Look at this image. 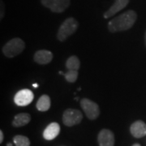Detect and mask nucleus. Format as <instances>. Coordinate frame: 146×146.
<instances>
[{"mask_svg": "<svg viewBox=\"0 0 146 146\" xmlns=\"http://www.w3.org/2000/svg\"><path fill=\"white\" fill-rule=\"evenodd\" d=\"M136 19L137 14L135 11H127L110 21L108 23V29L110 33L128 30L134 25Z\"/></svg>", "mask_w": 146, "mask_h": 146, "instance_id": "obj_1", "label": "nucleus"}, {"mask_svg": "<svg viewBox=\"0 0 146 146\" xmlns=\"http://www.w3.org/2000/svg\"><path fill=\"white\" fill-rule=\"evenodd\" d=\"M78 21L73 17L66 19L60 25L57 33V39L59 42H64L68 37L72 36L77 30Z\"/></svg>", "mask_w": 146, "mask_h": 146, "instance_id": "obj_2", "label": "nucleus"}, {"mask_svg": "<svg viewBox=\"0 0 146 146\" xmlns=\"http://www.w3.org/2000/svg\"><path fill=\"white\" fill-rule=\"evenodd\" d=\"M25 49V43L21 38H12L3 46L2 51L6 57L14 58L19 55Z\"/></svg>", "mask_w": 146, "mask_h": 146, "instance_id": "obj_3", "label": "nucleus"}, {"mask_svg": "<svg viewBox=\"0 0 146 146\" xmlns=\"http://www.w3.org/2000/svg\"><path fill=\"white\" fill-rule=\"evenodd\" d=\"M80 106L83 109L84 114L89 119H96L100 115V110L98 105L88 98L80 100Z\"/></svg>", "mask_w": 146, "mask_h": 146, "instance_id": "obj_4", "label": "nucleus"}, {"mask_svg": "<svg viewBox=\"0 0 146 146\" xmlns=\"http://www.w3.org/2000/svg\"><path fill=\"white\" fill-rule=\"evenodd\" d=\"M82 119L83 115L79 110L69 108L63 112V123L64 125L68 127H72L79 124L81 122Z\"/></svg>", "mask_w": 146, "mask_h": 146, "instance_id": "obj_5", "label": "nucleus"}, {"mask_svg": "<svg viewBox=\"0 0 146 146\" xmlns=\"http://www.w3.org/2000/svg\"><path fill=\"white\" fill-rule=\"evenodd\" d=\"M44 7L55 13H62L70 6V0H41Z\"/></svg>", "mask_w": 146, "mask_h": 146, "instance_id": "obj_6", "label": "nucleus"}, {"mask_svg": "<svg viewBox=\"0 0 146 146\" xmlns=\"http://www.w3.org/2000/svg\"><path fill=\"white\" fill-rule=\"evenodd\" d=\"M33 93L29 89H22L16 93L14 98V102L19 106H25L31 103L33 100Z\"/></svg>", "mask_w": 146, "mask_h": 146, "instance_id": "obj_7", "label": "nucleus"}, {"mask_svg": "<svg viewBox=\"0 0 146 146\" xmlns=\"http://www.w3.org/2000/svg\"><path fill=\"white\" fill-rule=\"evenodd\" d=\"M98 141L99 146H114L115 136L109 129H102L98 134Z\"/></svg>", "mask_w": 146, "mask_h": 146, "instance_id": "obj_8", "label": "nucleus"}, {"mask_svg": "<svg viewBox=\"0 0 146 146\" xmlns=\"http://www.w3.org/2000/svg\"><path fill=\"white\" fill-rule=\"evenodd\" d=\"M128 3H129V0H115V3H113V5L104 13L103 15L104 18L108 19L111 16H114L116 13L123 10V8H125L128 4Z\"/></svg>", "mask_w": 146, "mask_h": 146, "instance_id": "obj_9", "label": "nucleus"}, {"mask_svg": "<svg viewBox=\"0 0 146 146\" xmlns=\"http://www.w3.org/2000/svg\"><path fill=\"white\" fill-rule=\"evenodd\" d=\"M53 59V54L46 50H40L34 54L33 60L38 64L46 65L50 63Z\"/></svg>", "mask_w": 146, "mask_h": 146, "instance_id": "obj_10", "label": "nucleus"}, {"mask_svg": "<svg viewBox=\"0 0 146 146\" xmlns=\"http://www.w3.org/2000/svg\"><path fill=\"white\" fill-rule=\"evenodd\" d=\"M130 131L136 138L144 137L146 136V124L141 120H137L131 125Z\"/></svg>", "mask_w": 146, "mask_h": 146, "instance_id": "obj_11", "label": "nucleus"}, {"mask_svg": "<svg viewBox=\"0 0 146 146\" xmlns=\"http://www.w3.org/2000/svg\"><path fill=\"white\" fill-rule=\"evenodd\" d=\"M60 132V126L57 123H51L43 131V137L46 141H52Z\"/></svg>", "mask_w": 146, "mask_h": 146, "instance_id": "obj_12", "label": "nucleus"}, {"mask_svg": "<svg viewBox=\"0 0 146 146\" xmlns=\"http://www.w3.org/2000/svg\"><path fill=\"white\" fill-rule=\"evenodd\" d=\"M31 120V116L28 113H21L14 117L12 121V126L16 127H20L28 124Z\"/></svg>", "mask_w": 146, "mask_h": 146, "instance_id": "obj_13", "label": "nucleus"}, {"mask_svg": "<svg viewBox=\"0 0 146 146\" xmlns=\"http://www.w3.org/2000/svg\"><path fill=\"white\" fill-rule=\"evenodd\" d=\"M36 109L39 111H47L50 108V98L46 94H43L40 97L36 104Z\"/></svg>", "mask_w": 146, "mask_h": 146, "instance_id": "obj_14", "label": "nucleus"}, {"mask_svg": "<svg viewBox=\"0 0 146 146\" xmlns=\"http://www.w3.org/2000/svg\"><path fill=\"white\" fill-rule=\"evenodd\" d=\"M80 68V62L77 56L72 55L69 57L66 62V68L68 70H74V71H78Z\"/></svg>", "mask_w": 146, "mask_h": 146, "instance_id": "obj_15", "label": "nucleus"}, {"mask_svg": "<svg viewBox=\"0 0 146 146\" xmlns=\"http://www.w3.org/2000/svg\"><path fill=\"white\" fill-rule=\"evenodd\" d=\"M13 141L16 146H30V141L27 136L17 135L13 138Z\"/></svg>", "mask_w": 146, "mask_h": 146, "instance_id": "obj_16", "label": "nucleus"}, {"mask_svg": "<svg viewBox=\"0 0 146 146\" xmlns=\"http://www.w3.org/2000/svg\"><path fill=\"white\" fill-rule=\"evenodd\" d=\"M66 80L69 83H74L78 78V71L74 70H68V72L64 74Z\"/></svg>", "mask_w": 146, "mask_h": 146, "instance_id": "obj_17", "label": "nucleus"}, {"mask_svg": "<svg viewBox=\"0 0 146 146\" xmlns=\"http://www.w3.org/2000/svg\"><path fill=\"white\" fill-rule=\"evenodd\" d=\"M4 14H5V7H4V3L1 0L0 2V20L2 21L3 16H4Z\"/></svg>", "mask_w": 146, "mask_h": 146, "instance_id": "obj_18", "label": "nucleus"}, {"mask_svg": "<svg viewBox=\"0 0 146 146\" xmlns=\"http://www.w3.org/2000/svg\"><path fill=\"white\" fill-rule=\"evenodd\" d=\"M3 138H4V135H3V131H0V143H3Z\"/></svg>", "mask_w": 146, "mask_h": 146, "instance_id": "obj_19", "label": "nucleus"}, {"mask_svg": "<svg viewBox=\"0 0 146 146\" xmlns=\"http://www.w3.org/2000/svg\"><path fill=\"white\" fill-rule=\"evenodd\" d=\"M33 87H35V88H36V87H38V84H33Z\"/></svg>", "mask_w": 146, "mask_h": 146, "instance_id": "obj_20", "label": "nucleus"}, {"mask_svg": "<svg viewBox=\"0 0 146 146\" xmlns=\"http://www.w3.org/2000/svg\"><path fill=\"white\" fill-rule=\"evenodd\" d=\"M145 46H146V32H145Z\"/></svg>", "mask_w": 146, "mask_h": 146, "instance_id": "obj_21", "label": "nucleus"}, {"mask_svg": "<svg viewBox=\"0 0 146 146\" xmlns=\"http://www.w3.org/2000/svg\"><path fill=\"white\" fill-rule=\"evenodd\" d=\"M132 146H141V145H140L139 144H135V145H133Z\"/></svg>", "mask_w": 146, "mask_h": 146, "instance_id": "obj_22", "label": "nucleus"}, {"mask_svg": "<svg viewBox=\"0 0 146 146\" xmlns=\"http://www.w3.org/2000/svg\"><path fill=\"white\" fill-rule=\"evenodd\" d=\"M7 146H12V145H11V144H7Z\"/></svg>", "mask_w": 146, "mask_h": 146, "instance_id": "obj_23", "label": "nucleus"}]
</instances>
